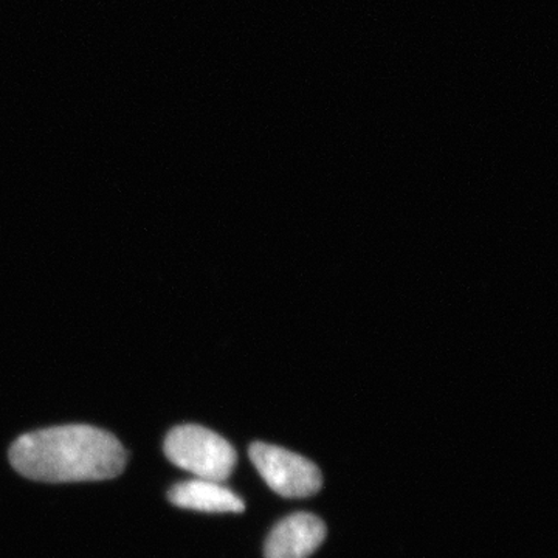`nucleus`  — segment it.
Wrapping results in <instances>:
<instances>
[{
    "instance_id": "nucleus-1",
    "label": "nucleus",
    "mask_w": 558,
    "mask_h": 558,
    "mask_svg": "<svg viewBox=\"0 0 558 558\" xmlns=\"http://www.w3.org/2000/svg\"><path fill=\"white\" fill-rule=\"evenodd\" d=\"M126 459V450L116 436L90 425L27 433L10 450L11 465L22 476L46 483L116 478Z\"/></svg>"
},
{
    "instance_id": "nucleus-4",
    "label": "nucleus",
    "mask_w": 558,
    "mask_h": 558,
    "mask_svg": "<svg viewBox=\"0 0 558 558\" xmlns=\"http://www.w3.org/2000/svg\"><path fill=\"white\" fill-rule=\"evenodd\" d=\"M326 538V526L312 513H295L278 523L270 532L264 554L266 558H307Z\"/></svg>"
},
{
    "instance_id": "nucleus-5",
    "label": "nucleus",
    "mask_w": 558,
    "mask_h": 558,
    "mask_svg": "<svg viewBox=\"0 0 558 558\" xmlns=\"http://www.w3.org/2000/svg\"><path fill=\"white\" fill-rule=\"evenodd\" d=\"M168 498L178 508L209 513H240L245 505L234 492L216 481L193 480L171 488Z\"/></svg>"
},
{
    "instance_id": "nucleus-3",
    "label": "nucleus",
    "mask_w": 558,
    "mask_h": 558,
    "mask_svg": "<svg viewBox=\"0 0 558 558\" xmlns=\"http://www.w3.org/2000/svg\"><path fill=\"white\" fill-rule=\"evenodd\" d=\"M250 459L271 490L286 498H306L323 486L322 472L310 459L271 444L255 442Z\"/></svg>"
},
{
    "instance_id": "nucleus-2",
    "label": "nucleus",
    "mask_w": 558,
    "mask_h": 558,
    "mask_svg": "<svg viewBox=\"0 0 558 558\" xmlns=\"http://www.w3.org/2000/svg\"><path fill=\"white\" fill-rule=\"evenodd\" d=\"M165 454L197 478L222 483L231 475L238 454L229 440L201 425H180L168 433Z\"/></svg>"
}]
</instances>
